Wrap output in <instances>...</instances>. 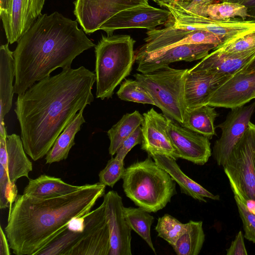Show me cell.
<instances>
[{
  "label": "cell",
  "mask_w": 255,
  "mask_h": 255,
  "mask_svg": "<svg viewBox=\"0 0 255 255\" xmlns=\"http://www.w3.org/2000/svg\"><path fill=\"white\" fill-rule=\"evenodd\" d=\"M96 75L84 66L64 69L18 95L14 112L26 153L36 161L46 155L77 112L94 101Z\"/></svg>",
  "instance_id": "6da1fadb"
},
{
  "label": "cell",
  "mask_w": 255,
  "mask_h": 255,
  "mask_svg": "<svg viewBox=\"0 0 255 255\" xmlns=\"http://www.w3.org/2000/svg\"><path fill=\"white\" fill-rule=\"evenodd\" d=\"M105 189L99 182L55 198L17 195L10 207L4 228L13 254L35 255L66 229L72 219L89 213L104 196Z\"/></svg>",
  "instance_id": "7a4b0ae2"
},
{
  "label": "cell",
  "mask_w": 255,
  "mask_h": 255,
  "mask_svg": "<svg viewBox=\"0 0 255 255\" xmlns=\"http://www.w3.org/2000/svg\"><path fill=\"white\" fill-rule=\"evenodd\" d=\"M17 43L13 86L18 95L56 69L71 68L77 56L95 46L77 20L57 11L42 14Z\"/></svg>",
  "instance_id": "3957f363"
},
{
  "label": "cell",
  "mask_w": 255,
  "mask_h": 255,
  "mask_svg": "<svg viewBox=\"0 0 255 255\" xmlns=\"http://www.w3.org/2000/svg\"><path fill=\"white\" fill-rule=\"evenodd\" d=\"M122 179L126 196L149 213L164 208L177 193L175 181L149 155L126 168Z\"/></svg>",
  "instance_id": "277c9868"
},
{
  "label": "cell",
  "mask_w": 255,
  "mask_h": 255,
  "mask_svg": "<svg viewBox=\"0 0 255 255\" xmlns=\"http://www.w3.org/2000/svg\"><path fill=\"white\" fill-rule=\"evenodd\" d=\"M135 41L128 35H102L95 46L96 98L112 97L116 88L130 75Z\"/></svg>",
  "instance_id": "5b68a950"
},
{
  "label": "cell",
  "mask_w": 255,
  "mask_h": 255,
  "mask_svg": "<svg viewBox=\"0 0 255 255\" xmlns=\"http://www.w3.org/2000/svg\"><path fill=\"white\" fill-rule=\"evenodd\" d=\"M188 70L167 66L147 73L133 75L135 79L149 93L155 106L166 117L180 125L184 122L187 110L185 82Z\"/></svg>",
  "instance_id": "8992f818"
},
{
  "label": "cell",
  "mask_w": 255,
  "mask_h": 255,
  "mask_svg": "<svg viewBox=\"0 0 255 255\" xmlns=\"http://www.w3.org/2000/svg\"><path fill=\"white\" fill-rule=\"evenodd\" d=\"M172 16L168 23L173 26L190 30L209 32L219 37L223 43L255 30V20L233 18L217 20L194 14L175 1L163 4Z\"/></svg>",
  "instance_id": "52a82bcc"
},
{
  "label": "cell",
  "mask_w": 255,
  "mask_h": 255,
  "mask_svg": "<svg viewBox=\"0 0 255 255\" xmlns=\"http://www.w3.org/2000/svg\"><path fill=\"white\" fill-rule=\"evenodd\" d=\"M223 167L241 196L255 200V124L249 123Z\"/></svg>",
  "instance_id": "ba28073f"
},
{
  "label": "cell",
  "mask_w": 255,
  "mask_h": 255,
  "mask_svg": "<svg viewBox=\"0 0 255 255\" xmlns=\"http://www.w3.org/2000/svg\"><path fill=\"white\" fill-rule=\"evenodd\" d=\"M146 33L145 43L135 55L161 52L184 44H213L219 46L223 43L219 37L209 32L178 28L168 22L164 28L147 30Z\"/></svg>",
  "instance_id": "9c48e42d"
},
{
  "label": "cell",
  "mask_w": 255,
  "mask_h": 255,
  "mask_svg": "<svg viewBox=\"0 0 255 255\" xmlns=\"http://www.w3.org/2000/svg\"><path fill=\"white\" fill-rule=\"evenodd\" d=\"M74 14L86 34L100 30L112 17L124 10L147 5L148 0H75Z\"/></svg>",
  "instance_id": "30bf717a"
},
{
  "label": "cell",
  "mask_w": 255,
  "mask_h": 255,
  "mask_svg": "<svg viewBox=\"0 0 255 255\" xmlns=\"http://www.w3.org/2000/svg\"><path fill=\"white\" fill-rule=\"evenodd\" d=\"M110 250V232L103 202L85 216L82 238L68 255H109Z\"/></svg>",
  "instance_id": "8fae6325"
},
{
  "label": "cell",
  "mask_w": 255,
  "mask_h": 255,
  "mask_svg": "<svg viewBox=\"0 0 255 255\" xmlns=\"http://www.w3.org/2000/svg\"><path fill=\"white\" fill-rule=\"evenodd\" d=\"M255 111V101L249 105L232 109L225 120L218 125L222 133L214 143L213 156L217 164H225L234 147L247 130Z\"/></svg>",
  "instance_id": "7c38bea8"
},
{
  "label": "cell",
  "mask_w": 255,
  "mask_h": 255,
  "mask_svg": "<svg viewBox=\"0 0 255 255\" xmlns=\"http://www.w3.org/2000/svg\"><path fill=\"white\" fill-rule=\"evenodd\" d=\"M172 15L167 8H157L147 5L137 6L118 13L100 28L108 35L118 29L143 28L151 30L159 25L165 24Z\"/></svg>",
  "instance_id": "4fadbf2b"
},
{
  "label": "cell",
  "mask_w": 255,
  "mask_h": 255,
  "mask_svg": "<svg viewBox=\"0 0 255 255\" xmlns=\"http://www.w3.org/2000/svg\"><path fill=\"white\" fill-rule=\"evenodd\" d=\"M218 46L213 44H184L161 52L135 55L138 65L136 70L145 74L169 66L173 62L200 60Z\"/></svg>",
  "instance_id": "5bb4252c"
},
{
  "label": "cell",
  "mask_w": 255,
  "mask_h": 255,
  "mask_svg": "<svg viewBox=\"0 0 255 255\" xmlns=\"http://www.w3.org/2000/svg\"><path fill=\"white\" fill-rule=\"evenodd\" d=\"M167 131L179 158L203 165L212 155L209 138L167 119Z\"/></svg>",
  "instance_id": "9a60e30c"
},
{
  "label": "cell",
  "mask_w": 255,
  "mask_h": 255,
  "mask_svg": "<svg viewBox=\"0 0 255 255\" xmlns=\"http://www.w3.org/2000/svg\"><path fill=\"white\" fill-rule=\"evenodd\" d=\"M106 217L110 232L109 255H131V229L125 218L122 197L115 191L104 195Z\"/></svg>",
  "instance_id": "2e32d148"
},
{
  "label": "cell",
  "mask_w": 255,
  "mask_h": 255,
  "mask_svg": "<svg viewBox=\"0 0 255 255\" xmlns=\"http://www.w3.org/2000/svg\"><path fill=\"white\" fill-rule=\"evenodd\" d=\"M45 0H10L7 12L0 17L7 42L13 44L32 26L42 14Z\"/></svg>",
  "instance_id": "e0dca14e"
},
{
  "label": "cell",
  "mask_w": 255,
  "mask_h": 255,
  "mask_svg": "<svg viewBox=\"0 0 255 255\" xmlns=\"http://www.w3.org/2000/svg\"><path fill=\"white\" fill-rule=\"evenodd\" d=\"M255 95V72L240 70L222 84L213 94L208 105L234 109L245 105Z\"/></svg>",
  "instance_id": "ac0fdd59"
},
{
  "label": "cell",
  "mask_w": 255,
  "mask_h": 255,
  "mask_svg": "<svg viewBox=\"0 0 255 255\" xmlns=\"http://www.w3.org/2000/svg\"><path fill=\"white\" fill-rule=\"evenodd\" d=\"M142 141L141 148L148 155L161 154L177 160V152L173 145L167 131V119L163 114L151 108L142 115Z\"/></svg>",
  "instance_id": "d6986e66"
},
{
  "label": "cell",
  "mask_w": 255,
  "mask_h": 255,
  "mask_svg": "<svg viewBox=\"0 0 255 255\" xmlns=\"http://www.w3.org/2000/svg\"><path fill=\"white\" fill-rule=\"evenodd\" d=\"M231 76L212 75L191 68L188 69L185 82L187 109L208 105L214 92Z\"/></svg>",
  "instance_id": "ffe728a7"
},
{
  "label": "cell",
  "mask_w": 255,
  "mask_h": 255,
  "mask_svg": "<svg viewBox=\"0 0 255 255\" xmlns=\"http://www.w3.org/2000/svg\"><path fill=\"white\" fill-rule=\"evenodd\" d=\"M255 57V49L238 53L213 50L191 69L208 74L231 76Z\"/></svg>",
  "instance_id": "44dd1931"
},
{
  "label": "cell",
  "mask_w": 255,
  "mask_h": 255,
  "mask_svg": "<svg viewBox=\"0 0 255 255\" xmlns=\"http://www.w3.org/2000/svg\"><path fill=\"white\" fill-rule=\"evenodd\" d=\"M21 137L14 133L0 136V164L5 169L10 183L19 178H28L32 170L31 162L26 155Z\"/></svg>",
  "instance_id": "7402d4cb"
},
{
  "label": "cell",
  "mask_w": 255,
  "mask_h": 255,
  "mask_svg": "<svg viewBox=\"0 0 255 255\" xmlns=\"http://www.w3.org/2000/svg\"><path fill=\"white\" fill-rule=\"evenodd\" d=\"M8 43L0 47V136L6 138L7 134L4 122L5 116L12 107L15 78L14 60Z\"/></svg>",
  "instance_id": "603a6c76"
},
{
  "label": "cell",
  "mask_w": 255,
  "mask_h": 255,
  "mask_svg": "<svg viewBox=\"0 0 255 255\" xmlns=\"http://www.w3.org/2000/svg\"><path fill=\"white\" fill-rule=\"evenodd\" d=\"M150 156L178 184L181 193L200 202H206L205 198L214 200H220L218 195L212 194L184 174L177 164L176 160L161 154H153Z\"/></svg>",
  "instance_id": "cb8c5ba5"
},
{
  "label": "cell",
  "mask_w": 255,
  "mask_h": 255,
  "mask_svg": "<svg viewBox=\"0 0 255 255\" xmlns=\"http://www.w3.org/2000/svg\"><path fill=\"white\" fill-rule=\"evenodd\" d=\"M82 187L67 183L59 178L43 174L35 179H29L23 194L34 198L47 199L71 193Z\"/></svg>",
  "instance_id": "d4e9b609"
},
{
  "label": "cell",
  "mask_w": 255,
  "mask_h": 255,
  "mask_svg": "<svg viewBox=\"0 0 255 255\" xmlns=\"http://www.w3.org/2000/svg\"><path fill=\"white\" fill-rule=\"evenodd\" d=\"M85 108L79 111L74 118L66 126L56 139L53 145L46 155V163L51 164L66 159L70 150L75 144V136L85 123L83 115Z\"/></svg>",
  "instance_id": "484cf974"
},
{
  "label": "cell",
  "mask_w": 255,
  "mask_h": 255,
  "mask_svg": "<svg viewBox=\"0 0 255 255\" xmlns=\"http://www.w3.org/2000/svg\"><path fill=\"white\" fill-rule=\"evenodd\" d=\"M217 116L215 107L208 105L187 109L181 125L211 139L216 135L214 122Z\"/></svg>",
  "instance_id": "4316f807"
},
{
  "label": "cell",
  "mask_w": 255,
  "mask_h": 255,
  "mask_svg": "<svg viewBox=\"0 0 255 255\" xmlns=\"http://www.w3.org/2000/svg\"><path fill=\"white\" fill-rule=\"evenodd\" d=\"M205 239L202 221L191 220L186 223L183 233L172 247L178 255H198Z\"/></svg>",
  "instance_id": "83f0119b"
},
{
  "label": "cell",
  "mask_w": 255,
  "mask_h": 255,
  "mask_svg": "<svg viewBox=\"0 0 255 255\" xmlns=\"http://www.w3.org/2000/svg\"><path fill=\"white\" fill-rule=\"evenodd\" d=\"M144 120L143 115L138 111L124 115L107 132L110 140L109 152L116 154L123 142L140 126Z\"/></svg>",
  "instance_id": "f1b7e54d"
},
{
  "label": "cell",
  "mask_w": 255,
  "mask_h": 255,
  "mask_svg": "<svg viewBox=\"0 0 255 255\" xmlns=\"http://www.w3.org/2000/svg\"><path fill=\"white\" fill-rule=\"evenodd\" d=\"M125 218L131 230L136 233L156 254L150 236V229L154 218L149 212L140 207L123 208Z\"/></svg>",
  "instance_id": "f546056e"
},
{
  "label": "cell",
  "mask_w": 255,
  "mask_h": 255,
  "mask_svg": "<svg viewBox=\"0 0 255 255\" xmlns=\"http://www.w3.org/2000/svg\"><path fill=\"white\" fill-rule=\"evenodd\" d=\"M204 16L217 20H225L236 17L245 20L249 17L248 9L245 5L227 1L214 3L208 5Z\"/></svg>",
  "instance_id": "4dcf8cb0"
},
{
  "label": "cell",
  "mask_w": 255,
  "mask_h": 255,
  "mask_svg": "<svg viewBox=\"0 0 255 255\" xmlns=\"http://www.w3.org/2000/svg\"><path fill=\"white\" fill-rule=\"evenodd\" d=\"M122 100L155 106V103L145 89L136 79H125L117 92Z\"/></svg>",
  "instance_id": "1f68e13d"
},
{
  "label": "cell",
  "mask_w": 255,
  "mask_h": 255,
  "mask_svg": "<svg viewBox=\"0 0 255 255\" xmlns=\"http://www.w3.org/2000/svg\"><path fill=\"white\" fill-rule=\"evenodd\" d=\"M186 223H182L171 215L166 214L159 217L155 229L158 236L173 246L183 233Z\"/></svg>",
  "instance_id": "d6a6232c"
},
{
  "label": "cell",
  "mask_w": 255,
  "mask_h": 255,
  "mask_svg": "<svg viewBox=\"0 0 255 255\" xmlns=\"http://www.w3.org/2000/svg\"><path fill=\"white\" fill-rule=\"evenodd\" d=\"M124 161L116 158L110 159L106 167L102 170L99 174V182L112 188L121 178L125 172Z\"/></svg>",
  "instance_id": "836d02e7"
},
{
  "label": "cell",
  "mask_w": 255,
  "mask_h": 255,
  "mask_svg": "<svg viewBox=\"0 0 255 255\" xmlns=\"http://www.w3.org/2000/svg\"><path fill=\"white\" fill-rule=\"evenodd\" d=\"M216 49L228 52L238 53L255 49V30L224 43Z\"/></svg>",
  "instance_id": "e575fe53"
},
{
  "label": "cell",
  "mask_w": 255,
  "mask_h": 255,
  "mask_svg": "<svg viewBox=\"0 0 255 255\" xmlns=\"http://www.w3.org/2000/svg\"><path fill=\"white\" fill-rule=\"evenodd\" d=\"M234 198L243 222L244 237L249 241L255 243V215L248 210L246 204L237 195L234 194Z\"/></svg>",
  "instance_id": "d590c367"
},
{
  "label": "cell",
  "mask_w": 255,
  "mask_h": 255,
  "mask_svg": "<svg viewBox=\"0 0 255 255\" xmlns=\"http://www.w3.org/2000/svg\"><path fill=\"white\" fill-rule=\"evenodd\" d=\"M142 141V133L141 126L137 129L121 144L117 151L115 157L124 161L129 151L136 145L141 144Z\"/></svg>",
  "instance_id": "8d00e7d4"
},
{
  "label": "cell",
  "mask_w": 255,
  "mask_h": 255,
  "mask_svg": "<svg viewBox=\"0 0 255 255\" xmlns=\"http://www.w3.org/2000/svg\"><path fill=\"white\" fill-rule=\"evenodd\" d=\"M215 1L216 0H192L188 3L179 4L184 9L194 14L204 16L207 7L214 3Z\"/></svg>",
  "instance_id": "74e56055"
},
{
  "label": "cell",
  "mask_w": 255,
  "mask_h": 255,
  "mask_svg": "<svg viewBox=\"0 0 255 255\" xmlns=\"http://www.w3.org/2000/svg\"><path fill=\"white\" fill-rule=\"evenodd\" d=\"M10 183L4 168L0 164V208L1 209L8 207L9 202L6 197V188Z\"/></svg>",
  "instance_id": "f35d334b"
},
{
  "label": "cell",
  "mask_w": 255,
  "mask_h": 255,
  "mask_svg": "<svg viewBox=\"0 0 255 255\" xmlns=\"http://www.w3.org/2000/svg\"><path fill=\"white\" fill-rule=\"evenodd\" d=\"M247 250L246 248L244 236L242 231L236 235L230 248L227 250V255H247Z\"/></svg>",
  "instance_id": "ab89813d"
},
{
  "label": "cell",
  "mask_w": 255,
  "mask_h": 255,
  "mask_svg": "<svg viewBox=\"0 0 255 255\" xmlns=\"http://www.w3.org/2000/svg\"><path fill=\"white\" fill-rule=\"evenodd\" d=\"M9 245L6 236L2 230L1 226L0 227V255H9Z\"/></svg>",
  "instance_id": "60d3db41"
},
{
  "label": "cell",
  "mask_w": 255,
  "mask_h": 255,
  "mask_svg": "<svg viewBox=\"0 0 255 255\" xmlns=\"http://www.w3.org/2000/svg\"><path fill=\"white\" fill-rule=\"evenodd\" d=\"M241 4L247 8L249 17L255 19V0H244Z\"/></svg>",
  "instance_id": "b9f144b4"
},
{
  "label": "cell",
  "mask_w": 255,
  "mask_h": 255,
  "mask_svg": "<svg viewBox=\"0 0 255 255\" xmlns=\"http://www.w3.org/2000/svg\"><path fill=\"white\" fill-rule=\"evenodd\" d=\"M241 71L248 73L255 72V57Z\"/></svg>",
  "instance_id": "7bdbcfd3"
},
{
  "label": "cell",
  "mask_w": 255,
  "mask_h": 255,
  "mask_svg": "<svg viewBox=\"0 0 255 255\" xmlns=\"http://www.w3.org/2000/svg\"><path fill=\"white\" fill-rule=\"evenodd\" d=\"M10 0H0V13L7 11Z\"/></svg>",
  "instance_id": "ee69618b"
},
{
  "label": "cell",
  "mask_w": 255,
  "mask_h": 255,
  "mask_svg": "<svg viewBox=\"0 0 255 255\" xmlns=\"http://www.w3.org/2000/svg\"><path fill=\"white\" fill-rule=\"evenodd\" d=\"M246 205L248 210L253 214L255 215V200H246Z\"/></svg>",
  "instance_id": "f6af8a7d"
},
{
  "label": "cell",
  "mask_w": 255,
  "mask_h": 255,
  "mask_svg": "<svg viewBox=\"0 0 255 255\" xmlns=\"http://www.w3.org/2000/svg\"><path fill=\"white\" fill-rule=\"evenodd\" d=\"M152 0L161 7L162 6L163 4L170 3L173 1V0Z\"/></svg>",
  "instance_id": "bcb514c9"
},
{
  "label": "cell",
  "mask_w": 255,
  "mask_h": 255,
  "mask_svg": "<svg viewBox=\"0 0 255 255\" xmlns=\"http://www.w3.org/2000/svg\"><path fill=\"white\" fill-rule=\"evenodd\" d=\"M191 0H173L174 1L180 4H184L188 3L190 2Z\"/></svg>",
  "instance_id": "7dc6e473"
},
{
  "label": "cell",
  "mask_w": 255,
  "mask_h": 255,
  "mask_svg": "<svg viewBox=\"0 0 255 255\" xmlns=\"http://www.w3.org/2000/svg\"><path fill=\"white\" fill-rule=\"evenodd\" d=\"M244 0H223L222 1H227L234 3H241Z\"/></svg>",
  "instance_id": "c3c4849f"
},
{
  "label": "cell",
  "mask_w": 255,
  "mask_h": 255,
  "mask_svg": "<svg viewBox=\"0 0 255 255\" xmlns=\"http://www.w3.org/2000/svg\"><path fill=\"white\" fill-rule=\"evenodd\" d=\"M254 99H255V96H254Z\"/></svg>",
  "instance_id": "681fc988"
}]
</instances>
